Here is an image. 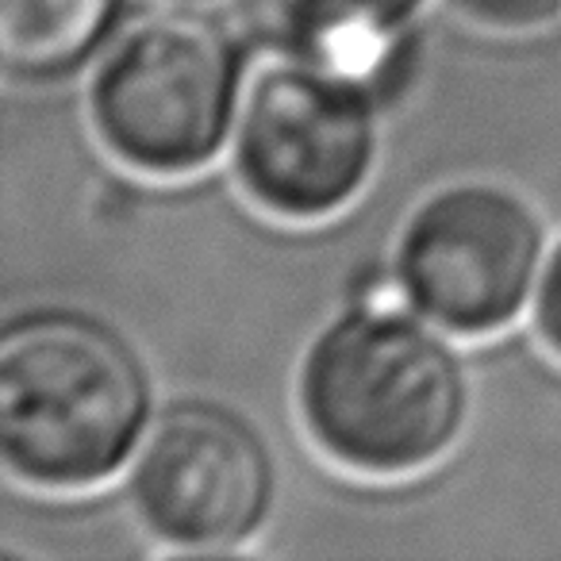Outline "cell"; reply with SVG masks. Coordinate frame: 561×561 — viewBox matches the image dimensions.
Wrapping results in <instances>:
<instances>
[{
	"instance_id": "6da1fadb",
	"label": "cell",
	"mask_w": 561,
	"mask_h": 561,
	"mask_svg": "<svg viewBox=\"0 0 561 561\" xmlns=\"http://www.w3.org/2000/svg\"><path fill=\"white\" fill-rule=\"evenodd\" d=\"M297 415L331 466L400 481L466 435L469 374L446 331L408 305L354 300L300 354Z\"/></svg>"
},
{
	"instance_id": "7a4b0ae2",
	"label": "cell",
	"mask_w": 561,
	"mask_h": 561,
	"mask_svg": "<svg viewBox=\"0 0 561 561\" xmlns=\"http://www.w3.org/2000/svg\"><path fill=\"white\" fill-rule=\"evenodd\" d=\"M154 423L150 369L112 323L20 312L0 335V461L39 492H89L131 466Z\"/></svg>"
},
{
	"instance_id": "3957f363",
	"label": "cell",
	"mask_w": 561,
	"mask_h": 561,
	"mask_svg": "<svg viewBox=\"0 0 561 561\" xmlns=\"http://www.w3.org/2000/svg\"><path fill=\"white\" fill-rule=\"evenodd\" d=\"M242 55L216 20L173 12L131 24L93 66L85 112L96 142L142 178H188L231 142Z\"/></svg>"
},
{
	"instance_id": "277c9868",
	"label": "cell",
	"mask_w": 561,
	"mask_h": 561,
	"mask_svg": "<svg viewBox=\"0 0 561 561\" xmlns=\"http://www.w3.org/2000/svg\"><path fill=\"white\" fill-rule=\"evenodd\" d=\"M377 101L316 58L280 50L247 78L231 131V170L257 211L323 224L346 211L381 154Z\"/></svg>"
},
{
	"instance_id": "5b68a950",
	"label": "cell",
	"mask_w": 561,
	"mask_h": 561,
	"mask_svg": "<svg viewBox=\"0 0 561 561\" xmlns=\"http://www.w3.org/2000/svg\"><path fill=\"white\" fill-rule=\"evenodd\" d=\"M542 262V219L496 181H454L423 196L392 250L404 305L454 339L512 328L535 300Z\"/></svg>"
},
{
	"instance_id": "8992f818",
	"label": "cell",
	"mask_w": 561,
	"mask_h": 561,
	"mask_svg": "<svg viewBox=\"0 0 561 561\" xmlns=\"http://www.w3.org/2000/svg\"><path fill=\"white\" fill-rule=\"evenodd\" d=\"M277 466L254 423L224 404H173L154 415L127 466V504L158 546L231 553L265 527Z\"/></svg>"
},
{
	"instance_id": "52a82bcc",
	"label": "cell",
	"mask_w": 561,
	"mask_h": 561,
	"mask_svg": "<svg viewBox=\"0 0 561 561\" xmlns=\"http://www.w3.org/2000/svg\"><path fill=\"white\" fill-rule=\"evenodd\" d=\"M420 0H250L277 50L316 58L366 85L377 101L412 73Z\"/></svg>"
},
{
	"instance_id": "ba28073f",
	"label": "cell",
	"mask_w": 561,
	"mask_h": 561,
	"mask_svg": "<svg viewBox=\"0 0 561 561\" xmlns=\"http://www.w3.org/2000/svg\"><path fill=\"white\" fill-rule=\"evenodd\" d=\"M119 0H0V50L12 73H55L108 35Z\"/></svg>"
},
{
	"instance_id": "9c48e42d",
	"label": "cell",
	"mask_w": 561,
	"mask_h": 561,
	"mask_svg": "<svg viewBox=\"0 0 561 561\" xmlns=\"http://www.w3.org/2000/svg\"><path fill=\"white\" fill-rule=\"evenodd\" d=\"M443 4L466 24L500 35L538 32L561 16V0H443Z\"/></svg>"
},
{
	"instance_id": "30bf717a",
	"label": "cell",
	"mask_w": 561,
	"mask_h": 561,
	"mask_svg": "<svg viewBox=\"0 0 561 561\" xmlns=\"http://www.w3.org/2000/svg\"><path fill=\"white\" fill-rule=\"evenodd\" d=\"M530 320H535L542 346L561 362V239L553 242V250H546L535 300H530Z\"/></svg>"
},
{
	"instance_id": "8fae6325",
	"label": "cell",
	"mask_w": 561,
	"mask_h": 561,
	"mask_svg": "<svg viewBox=\"0 0 561 561\" xmlns=\"http://www.w3.org/2000/svg\"><path fill=\"white\" fill-rule=\"evenodd\" d=\"M170 4H204V0H170Z\"/></svg>"
}]
</instances>
